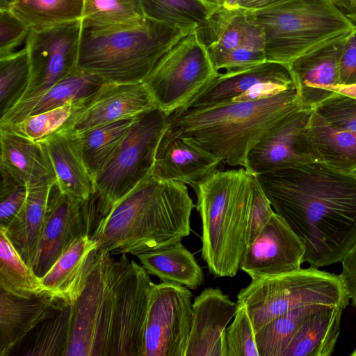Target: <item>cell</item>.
<instances>
[{
	"label": "cell",
	"instance_id": "6da1fadb",
	"mask_svg": "<svg viewBox=\"0 0 356 356\" xmlns=\"http://www.w3.org/2000/svg\"><path fill=\"white\" fill-rule=\"evenodd\" d=\"M256 177L302 243L304 261L314 267L341 261L356 243V174L311 161Z\"/></svg>",
	"mask_w": 356,
	"mask_h": 356
},
{
	"label": "cell",
	"instance_id": "7a4b0ae2",
	"mask_svg": "<svg viewBox=\"0 0 356 356\" xmlns=\"http://www.w3.org/2000/svg\"><path fill=\"white\" fill-rule=\"evenodd\" d=\"M195 207L186 184L151 172L101 217L92 238L111 255L159 250L190 234Z\"/></svg>",
	"mask_w": 356,
	"mask_h": 356
},
{
	"label": "cell",
	"instance_id": "3957f363",
	"mask_svg": "<svg viewBox=\"0 0 356 356\" xmlns=\"http://www.w3.org/2000/svg\"><path fill=\"white\" fill-rule=\"evenodd\" d=\"M299 107L294 87L261 100L178 109L169 115L168 126L222 163L245 168L252 147L280 119Z\"/></svg>",
	"mask_w": 356,
	"mask_h": 356
},
{
	"label": "cell",
	"instance_id": "277c9868",
	"mask_svg": "<svg viewBox=\"0 0 356 356\" xmlns=\"http://www.w3.org/2000/svg\"><path fill=\"white\" fill-rule=\"evenodd\" d=\"M188 33L144 17L132 24L82 21L77 69L106 83H141L163 55Z\"/></svg>",
	"mask_w": 356,
	"mask_h": 356
},
{
	"label": "cell",
	"instance_id": "5b68a950",
	"mask_svg": "<svg viewBox=\"0 0 356 356\" xmlns=\"http://www.w3.org/2000/svg\"><path fill=\"white\" fill-rule=\"evenodd\" d=\"M254 177L243 168L218 170L195 191L202 257L216 277H234L240 269Z\"/></svg>",
	"mask_w": 356,
	"mask_h": 356
},
{
	"label": "cell",
	"instance_id": "8992f818",
	"mask_svg": "<svg viewBox=\"0 0 356 356\" xmlns=\"http://www.w3.org/2000/svg\"><path fill=\"white\" fill-rule=\"evenodd\" d=\"M253 12L264 33L266 61L286 67L356 29L333 0H284Z\"/></svg>",
	"mask_w": 356,
	"mask_h": 356
},
{
	"label": "cell",
	"instance_id": "52a82bcc",
	"mask_svg": "<svg viewBox=\"0 0 356 356\" xmlns=\"http://www.w3.org/2000/svg\"><path fill=\"white\" fill-rule=\"evenodd\" d=\"M349 297L340 275L315 268L252 280L237 296L254 332L275 318L299 307L315 305H345Z\"/></svg>",
	"mask_w": 356,
	"mask_h": 356
},
{
	"label": "cell",
	"instance_id": "ba28073f",
	"mask_svg": "<svg viewBox=\"0 0 356 356\" xmlns=\"http://www.w3.org/2000/svg\"><path fill=\"white\" fill-rule=\"evenodd\" d=\"M169 115L155 107L136 116L115 152L94 179L104 216L152 172Z\"/></svg>",
	"mask_w": 356,
	"mask_h": 356
},
{
	"label": "cell",
	"instance_id": "9c48e42d",
	"mask_svg": "<svg viewBox=\"0 0 356 356\" xmlns=\"http://www.w3.org/2000/svg\"><path fill=\"white\" fill-rule=\"evenodd\" d=\"M104 252L72 304V330L65 356H109L116 285L127 259Z\"/></svg>",
	"mask_w": 356,
	"mask_h": 356
},
{
	"label": "cell",
	"instance_id": "30bf717a",
	"mask_svg": "<svg viewBox=\"0 0 356 356\" xmlns=\"http://www.w3.org/2000/svg\"><path fill=\"white\" fill-rule=\"evenodd\" d=\"M345 305H315L279 316L255 332L259 356H330Z\"/></svg>",
	"mask_w": 356,
	"mask_h": 356
},
{
	"label": "cell",
	"instance_id": "8fae6325",
	"mask_svg": "<svg viewBox=\"0 0 356 356\" xmlns=\"http://www.w3.org/2000/svg\"><path fill=\"white\" fill-rule=\"evenodd\" d=\"M218 74L195 30L166 52L143 83L156 107L170 115L184 107Z\"/></svg>",
	"mask_w": 356,
	"mask_h": 356
},
{
	"label": "cell",
	"instance_id": "7c38bea8",
	"mask_svg": "<svg viewBox=\"0 0 356 356\" xmlns=\"http://www.w3.org/2000/svg\"><path fill=\"white\" fill-rule=\"evenodd\" d=\"M102 216L95 191L79 200L62 193L54 184L31 266L35 273L42 278L76 240L92 236Z\"/></svg>",
	"mask_w": 356,
	"mask_h": 356
},
{
	"label": "cell",
	"instance_id": "4fadbf2b",
	"mask_svg": "<svg viewBox=\"0 0 356 356\" xmlns=\"http://www.w3.org/2000/svg\"><path fill=\"white\" fill-rule=\"evenodd\" d=\"M192 296L185 286L154 283L145 321L143 356H185L192 325Z\"/></svg>",
	"mask_w": 356,
	"mask_h": 356
},
{
	"label": "cell",
	"instance_id": "5bb4252c",
	"mask_svg": "<svg viewBox=\"0 0 356 356\" xmlns=\"http://www.w3.org/2000/svg\"><path fill=\"white\" fill-rule=\"evenodd\" d=\"M81 29L82 19H79L42 29H30L24 46L30 75L20 100L48 89L78 70Z\"/></svg>",
	"mask_w": 356,
	"mask_h": 356
},
{
	"label": "cell",
	"instance_id": "9a60e30c",
	"mask_svg": "<svg viewBox=\"0 0 356 356\" xmlns=\"http://www.w3.org/2000/svg\"><path fill=\"white\" fill-rule=\"evenodd\" d=\"M154 284L145 268L127 258L116 285L109 356H143L145 321Z\"/></svg>",
	"mask_w": 356,
	"mask_h": 356
},
{
	"label": "cell",
	"instance_id": "2e32d148",
	"mask_svg": "<svg viewBox=\"0 0 356 356\" xmlns=\"http://www.w3.org/2000/svg\"><path fill=\"white\" fill-rule=\"evenodd\" d=\"M313 111L299 107L280 119L249 151L245 169L257 176L313 161L307 138Z\"/></svg>",
	"mask_w": 356,
	"mask_h": 356
},
{
	"label": "cell",
	"instance_id": "e0dca14e",
	"mask_svg": "<svg viewBox=\"0 0 356 356\" xmlns=\"http://www.w3.org/2000/svg\"><path fill=\"white\" fill-rule=\"evenodd\" d=\"M156 106L143 82L104 83L81 99L62 129L80 133L122 119L136 117Z\"/></svg>",
	"mask_w": 356,
	"mask_h": 356
},
{
	"label": "cell",
	"instance_id": "ac0fdd59",
	"mask_svg": "<svg viewBox=\"0 0 356 356\" xmlns=\"http://www.w3.org/2000/svg\"><path fill=\"white\" fill-rule=\"evenodd\" d=\"M305 247L275 212L252 243L246 247L240 269L252 280L301 268Z\"/></svg>",
	"mask_w": 356,
	"mask_h": 356
},
{
	"label": "cell",
	"instance_id": "d6986e66",
	"mask_svg": "<svg viewBox=\"0 0 356 356\" xmlns=\"http://www.w3.org/2000/svg\"><path fill=\"white\" fill-rule=\"evenodd\" d=\"M221 163L213 154L168 126L157 146L151 172L161 179L189 185L195 191Z\"/></svg>",
	"mask_w": 356,
	"mask_h": 356
},
{
	"label": "cell",
	"instance_id": "ffe728a7",
	"mask_svg": "<svg viewBox=\"0 0 356 356\" xmlns=\"http://www.w3.org/2000/svg\"><path fill=\"white\" fill-rule=\"evenodd\" d=\"M238 310L218 288L209 287L193 302L192 325L185 356H227L226 330Z\"/></svg>",
	"mask_w": 356,
	"mask_h": 356
},
{
	"label": "cell",
	"instance_id": "44dd1931",
	"mask_svg": "<svg viewBox=\"0 0 356 356\" xmlns=\"http://www.w3.org/2000/svg\"><path fill=\"white\" fill-rule=\"evenodd\" d=\"M65 300L43 291L15 296L0 288V356H8Z\"/></svg>",
	"mask_w": 356,
	"mask_h": 356
},
{
	"label": "cell",
	"instance_id": "7402d4cb",
	"mask_svg": "<svg viewBox=\"0 0 356 356\" xmlns=\"http://www.w3.org/2000/svg\"><path fill=\"white\" fill-rule=\"evenodd\" d=\"M345 40L305 55L288 66L301 108L314 109L334 92L331 89L339 85V63Z\"/></svg>",
	"mask_w": 356,
	"mask_h": 356
},
{
	"label": "cell",
	"instance_id": "603a6c76",
	"mask_svg": "<svg viewBox=\"0 0 356 356\" xmlns=\"http://www.w3.org/2000/svg\"><path fill=\"white\" fill-rule=\"evenodd\" d=\"M37 141L48 156L59 191L76 199H87L95 191L94 180L84 162L78 134L60 128Z\"/></svg>",
	"mask_w": 356,
	"mask_h": 356
},
{
	"label": "cell",
	"instance_id": "cb8c5ba5",
	"mask_svg": "<svg viewBox=\"0 0 356 356\" xmlns=\"http://www.w3.org/2000/svg\"><path fill=\"white\" fill-rule=\"evenodd\" d=\"M102 253L91 235L79 238L41 278L43 289L73 303L82 293Z\"/></svg>",
	"mask_w": 356,
	"mask_h": 356
},
{
	"label": "cell",
	"instance_id": "d4e9b609",
	"mask_svg": "<svg viewBox=\"0 0 356 356\" xmlns=\"http://www.w3.org/2000/svg\"><path fill=\"white\" fill-rule=\"evenodd\" d=\"M196 31L207 49L264 51V33L251 10L219 6Z\"/></svg>",
	"mask_w": 356,
	"mask_h": 356
},
{
	"label": "cell",
	"instance_id": "484cf974",
	"mask_svg": "<svg viewBox=\"0 0 356 356\" xmlns=\"http://www.w3.org/2000/svg\"><path fill=\"white\" fill-rule=\"evenodd\" d=\"M268 81L294 83L288 67L266 61L238 72H219L198 95L179 109H200L227 104L255 84Z\"/></svg>",
	"mask_w": 356,
	"mask_h": 356
},
{
	"label": "cell",
	"instance_id": "4316f807",
	"mask_svg": "<svg viewBox=\"0 0 356 356\" xmlns=\"http://www.w3.org/2000/svg\"><path fill=\"white\" fill-rule=\"evenodd\" d=\"M0 169L27 188L56 182L48 156L38 141L0 129Z\"/></svg>",
	"mask_w": 356,
	"mask_h": 356
},
{
	"label": "cell",
	"instance_id": "83f0119b",
	"mask_svg": "<svg viewBox=\"0 0 356 356\" xmlns=\"http://www.w3.org/2000/svg\"><path fill=\"white\" fill-rule=\"evenodd\" d=\"M104 83L96 76L77 70L48 89L18 102L0 117V127L17 123L29 116L55 109L70 101L83 99Z\"/></svg>",
	"mask_w": 356,
	"mask_h": 356
},
{
	"label": "cell",
	"instance_id": "f1b7e54d",
	"mask_svg": "<svg viewBox=\"0 0 356 356\" xmlns=\"http://www.w3.org/2000/svg\"><path fill=\"white\" fill-rule=\"evenodd\" d=\"M54 184L28 188L26 200L19 213L6 227L0 228L31 267L42 235Z\"/></svg>",
	"mask_w": 356,
	"mask_h": 356
},
{
	"label": "cell",
	"instance_id": "f546056e",
	"mask_svg": "<svg viewBox=\"0 0 356 356\" xmlns=\"http://www.w3.org/2000/svg\"><path fill=\"white\" fill-rule=\"evenodd\" d=\"M307 138L313 161L345 173L356 174V132L331 126L314 111Z\"/></svg>",
	"mask_w": 356,
	"mask_h": 356
},
{
	"label": "cell",
	"instance_id": "4dcf8cb0",
	"mask_svg": "<svg viewBox=\"0 0 356 356\" xmlns=\"http://www.w3.org/2000/svg\"><path fill=\"white\" fill-rule=\"evenodd\" d=\"M149 275L195 289L204 283V273L193 254L181 242L136 256Z\"/></svg>",
	"mask_w": 356,
	"mask_h": 356
},
{
	"label": "cell",
	"instance_id": "1f68e13d",
	"mask_svg": "<svg viewBox=\"0 0 356 356\" xmlns=\"http://www.w3.org/2000/svg\"><path fill=\"white\" fill-rule=\"evenodd\" d=\"M143 16L187 33L197 30L219 6L205 0H139Z\"/></svg>",
	"mask_w": 356,
	"mask_h": 356
},
{
	"label": "cell",
	"instance_id": "d6a6232c",
	"mask_svg": "<svg viewBox=\"0 0 356 356\" xmlns=\"http://www.w3.org/2000/svg\"><path fill=\"white\" fill-rule=\"evenodd\" d=\"M84 0H10L9 10L30 29L82 19Z\"/></svg>",
	"mask_w": 356,
	"mask_h": 356
},
{
	"label": "cell",
	"instance_id": "836d02e7",
	"mask_svg": "<svg viewBox=\"0 0 356 356\" xmlns=\"http://www.w3.org/2000/svg\"><path fill=\"white\" fill-rule=\"evenodd\" d=\"M72 304L65 301L42 321L29 334L31 339L18 355L65 356L72 330Z\"/></svg>",
	"mask_w": 356,
	"mask_h": 356
},
{
	"label": "cell",
	"instance_id": "e575fe53",
	"mask_svg": "<svg viewBox=\"0 0 356 356\" xmlns=\"http://www.w3.org/2000/svg\"><path fill=\"white\" fill-rule=\"evenodd\" d=\"M135 118L122 119L76 133L84 162L93 180L108 163Z\"/></svg>",
	"mask_w": 356,
	"mask_h": 356
},
{
	"label": "cell",
	"instance_id": "d590c367",
	"mask_svg": "<svg viewBox=\"0 0 356 356\" xmlns=\"http://www.w3.org/2000/svg\"><path fill=\"white\" fill-rule=\"evenodd\" d=\"M0 288L21 298H31L44 291L41 278L22 259L1 230Z\"/></svg>",
	"mask_w": 356,
	"mask_h": 356
},
{
	"label": "cell",
	"instance_id": "8d00e7d4",
	"mask_svg": "<svg viewBox=\"0 0 356 356\" xmlns=\"http://www.w3.org/2000/svg\"><path fill=\"white\" fill-rule=\"evenodd\" d=\"M29 75L30 65L25 47L0 57V117L22 98Z\"/></svg>",
	"mask_w": 356,
	"mask_h": 356
},
{
	"label": "cell",
	"instance_id": "74e56055",
	"mask_svg": "<svg viewBox=\"0 0 356 356\" xmlns=\"http://www.w3.org/2000/svg\"><path fill=\"white\" fill-rule=\"evenodd\" d=\"M144 17L131 0H84L82 21L95 25L132 24Z\"/></svg>",
	"mask_w": 356,
	"mask_h": 356
},
{
	"label": "cell",
	"instance_id": "f35d334b",
	"mask_svg": "<svg viewBox=\"0 0 356 356\" xmlns=\"http://www.w3.org/2000/svg\"><path fill=\"white\" fill-rule=\"evenodd\" d=\"M81 99L70 101L55 109L29 116L21 122L0 127V129L31 140H39L60 129L76 110Z\"/></svg>",
	"mask_w": 356,
	"mask_h": 356
},
{
	"label": "cell",
	"instance_id": "ab89813d",
	"mask_svg": "<svg viewBox=\"0 0 356 356\" xmlns=\"http://www.w3.org/2000/svg\"><path fill=\"white\" fill-rule=\"evenodd\" d=\"M314 111L331 126L356 132V97L334 92Z\"/></svg>",
	"mask_w": 356,
	"mask_h": 356
},
{
	"label": "cell",
	"instance_id": "60d3db41",
	"mask_svg": "<svg viewBox=\"0 0 356 356\" xmlns=\"http://www.w3.org/2000/svg\"><path fill=\"white\" fill-rule=\"evenodd\" d=\"M227 356H259L252 321L244 306L238 310L226 330Z\"/></svg>",
	"mask_w": 356,
	"mask_h": 356
},
{
	"label": "cell",
	"instance_id": "b9f144b4",
	"mask_svg": "<svg viewBox=\"0 0 356 356\" xmlns=\"http://www.w3.org/2000/svg\"><path fill=\"white\" fill-rule=\"evenodd\" d=\"M212 64L217 72L225 73L244 70L266 62L264 50L249 47H238L222 50L207 49Z\"/></svg>",
	"mask_w": 356,
	"mask_h": 356
},
{
	"label": "cell",
	"instance_id": "7bdbcfd3",
	"mask_svg": "<svg viewBox=\"0 0 356 356\" xmlns=\"http://www.w3.org/2000/svg\"><path fill=\"white\" fill-rule=\"evenodd\" d=\"M275 213L264 193L257 177H254L246 230L247 246L253 242Z\"/></svg>",
	"mask_w": 356,
	"mask_h": 356
},
{
	"label": "cell",
	"instance_id": "ee69618b",
	"mask_svg": "<svg viewBox=\"0 0 356 356\" xmlns=\"http://www.w3.org/2000/svg\"><path fill=\"white\" fill-rule=\"evenodd\" d=\"M30 29L17 19L7 6L0 8V57L15 52L26 41Z\"/></svg>",
	"mask_w": 356,
	"mask_h": 356
},
{
	"label": "cell",
	"instance_id": "f6af8a7d",
	"mask_svg": "<svg viewBox=\"0 0 356 356\" xmlns=\"http://www.w3.org/2000/svg\"><path fill=\"white\" fill-rule=\"evenodd\" d=\"M28 188L10 184L0 188V228L6 227L19 213L26 200Z\"/></svg>",
	"mask_w": 356,
	"mask_h": 356
},
{
	"label": "cell",
	"instance_id": "bcb514c9",
	"mask_svg": "<svg viewBox=\"0 0 356 356\" xmlns=\"http://www.w3.org/2000/svg\"><path fill=\"white\" fill-rule=\"evenodd\" d=\"M339 85L356 84V29L344 40L339 63Z\"/></svg>",
	"mask_w": 356,
	"mask_h": 356
},
{
	"label": "cell",
	"instance_id": "7dc6e473",
	"mask_svg": "<svg viewBox=\"0 0 356 356\" xmlns=\"http://www.w3.org/2000/svg\"><path fill=\"white\" fill-rule=\"evenodd\" d=\"M296 87L294 83L286 84L277 81H263L255 84L232 102H250L268 99Z\"/></svg>",
	"mask_w": 356,
	"mask_h": 356
},
{
	"label": "cell",
	"instance_id": "c3c4849f",
	"mask_svg": "<svg viewBox=\"0 0 356 356\" xmlns=\"http://www.w3.org/2000/svg\"><path fill=\"white\" fill-rule=\"evenodd\" d=\"M342 262V271L339 275L345 290L356 305V243L346 253Z\"/></svg>",
	"mask_w": 356,
	"mask_h": 356
},
{
	"label": "cell",
	"instance_id": "681fc988",
	"mask_svg": "<svg viewBox=\"0 0 356 356\" xmlns=\"http://www.w3.org/2000/svg\"><path fill=\"white\" fill-rule=\"evenodd\" d=\"M336 5L356 26V0H333Z\"/></svg>",
	"mask_w": 356,
	"mask_h": 356
},
{
	"label": "cell",
	"instance_id": "f907efd6",
	"mask_svg": "<svg viewBox=\"0 0 356 356\" xmlns=\"http://www.w3.org/2000/svg\"><path fill=\"white\" fill-rule=\"evenodd\" d=\"M273 0H238L237 8L257 10L270 6Z\"/></svg>",
	"mask_w": 356,
	"mask_h": 356
},
{
	"label": "cell",
	"instance_id": "816d5d0a",
	"mask_svg": "<svg viewBox=\"0 0 356 356\" xmlns=\"http://www.w3.org/2000/svg\"><path fill=\"white\" fill-rule=\"evenodd\" d=\"M332 91L337 92L356 97V84L350 86L338 85L334 86Z\"/></svg>",
	"mask_w": 356,
	"mask_h": 356
},
{
	"label": "cell",
	"instance_id": "f5cc1de1",
	"mask_svg": "<svg viewBox=\"0 0 356 356\" xmlns=\"http://www.w3.org/2000/svg\"><path fill=\"white\" fill-rule=\"evenodd\" d=\"M238 0H225L224 6L228 8H237Z\"/></svg>",
	"mask_w": 356,
	"mask_h": 356
},
{
	"label": "cell",
	"instance_id": "db71d44e",
	"mask_svg": "<svg viewBox=\"0 0 356 356\" xmlns=\"http://www.w3.org/2000/svg\"><path fill=\"white\" fill-rule=\"evenodd\" d=\"M205 1L209 2L212 4L218 6H224L225 1V0H205Z\"/></svg>",
	"mask_w": 356,
	"mask_h": 356
},
{
	"label": "cell",
	"instance_id": "11a10c76",
	"mask_svg": "<svg viewBox=\"0 0 356 356\" xmlns=\"http://www.w3.org/2000/svg\"><path fill=\"white\" fill-rule=\"evenodd\" d=\"M131 1H133L140 8L139 0H131Z\"/></svg>",
	"mask_w": 356,
	"mask_h": 356
},
{
	"label": "cell",
	"instance_id": "9f6ffc18",
	"mask_svg": "<svg viewBox=\"0 0 356 356\" xmlns=\"http://www.w3.org/2000/svg\"><path fill=\"white\" fill-rule=\"evenodd\" d=\"M351 356H356V348L355 349L353 350V352L350 354Z\"/></svg>",
	"mask_w": 356,
	"mask_h": 356
}]
</instances>
